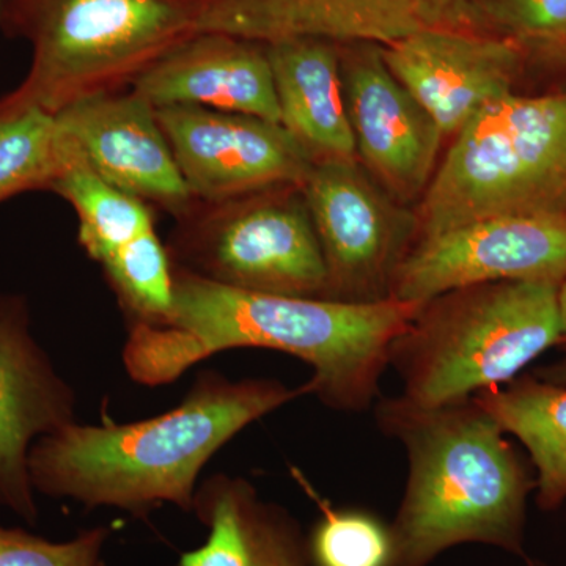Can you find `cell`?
<instances>
[{"label":"cell","mask_w":566,"mask_h":566,"mask_svg":"<svg viewBox=\"0 0 566 566\" xmlns=\"http://www.w3.org/2000/svg\"><path fill=\"white\" fill-rule=\"evenodd\" d=\"M192 512L208 538L182 554L178 566H314L300 523L289 510L263 501L244 476L219 472L205 479Z\"/></svg>","instance_id":"obj_17"},{"label":"cell","mask_w":566,"mask_h":566,"mask_svg":"<svg viewBox=\"0 0 566 566\" xmlns=\"http://www.w3.org/2000/svg\"><path fill=\"white\" fill-rule=\"evenodd\" d=\"M534 375L538 376L539 379H545L547 382H553V385L566 386V353L556 363L536 368Z\"/></svg>","instance_id":"obj_26"},{"label":"cell","mask_w":566,"mask_h":566,"mask_svg":"<svg viewBox=\"0 0 566 566\" xmlns=\"http://www.w3.org/2000/svg\"><path fill=\"white\" fill-rule=\"evenodd\" d=\"M17 0H0V28L6 25L7 18H9L11 9H13Z\"/></svg>","instance_id":"obj_28"},{"label":"cell","mask_w":566,"mask_h":566,"mask_svg":"<svg viewBox=\"0 0 566 566\" xmlns=\"http://www.w3.org/2000/svg\"><path fill=\"white\" fill-rule=\"evenodd\" d=\"M281 125L314 166L354 164L356 140L342 81L340 46L292 39L264 44Z\"/></svg>","instance_id":"obj_18"},{"label":"cell","mask_w":566,"mask_h":566,"mask_svg":"<svg viewBox=\"0 0 566 566\" xmlns=\"http://www.w3.org/2000/svg\"><path fill=\"white\" fill-rule=\"evenodd\" d=\"M129 324H163L174 311V263L156 229L139 234L102 264Z\"/></svg>","instance_id":"obj_21"},{"label":"cell","mask_w":566,"mask_h":566,"mask_svg":"<svg viewBox=\"0 0 566 566\" xmlns=\"http://www.w3.org/2000/svg\"><path fill=\"white\" fill-rule=\"evenodd\" d=\"M277 379L232 381L203 370L180 405L132 423L73 422L29 453L33 490L87 509L147 516L163 504L192 512L205 465L245 427L303 397Z\"/></svg>","instance_id":"obj_2"},{"label":"cell","mask_w":566,"mask_h":566,"mask_svg":"<svg viewBox=\"0 0 566 566\" xmlns=\"http://www.w3.org/2000/svg\"><path fill=\"white\" fill-rule=\"evenodd\" d=\"M560 286L480 283L420 305L389 349V367L403 381L405 397L433 408L513 381L560 345Z\"/></svg>","instance_id":"obj_4"},{"label":"cell","mask_w":566,"mask_h":566,"mask_svg":"<svg viewBox=\"0 0 566 566\" xmlns=\"http://www.w3.org/2000/svg\"><path fill=\"white\" fill-rule=\"evenodd\" d=\"M520 281L566 282V216H494L420 238L390 297L423 304L463 286Z\"/></svg>","instance_id":"obj_9"},{"label":"cell","mask_w":566,"mask_h":566,"mask_svg":"<svg viewBox=\"0 0 566 566\" xmlns=\"http://www.w3.org/2000/svg\"><path fill=\"white\" fill-rule=\"evenodd\" d=\"M104 180L180 219L197 200L150 103L129 91L103 93L55 114Z\"/></svg>","instance_id":"obj_15"},{"label":"cell","mask_w":566,"mask_h":566,"mask_svg":"<svg viewBox=\"0 0 566 566\" xmlns=\"http://www.w3.org/2000/svg\"><path fill=\"white\" fill-rule=\"evenodd\" d=\"M340 51L342 81L357 159L397 202L419 203L438 169L444 136L387 69L381 50Z\"/></svg>","instance_id":"obj_12"},{"label":"cell","mask_w":566,"mask_h":566,"mask_svg":"<svg viewBox=\"0 0 566 566\" xmlns=\"http://www.w3.org/2000/svg\"><path fill=\"white\" fill-rule=\"evenodd\" d=\"M132 91L155 109L196 106L281 125L264 44L226 33H197L142 73Z\"/></svg>","instance_id":"obj_16"},{"label":"cell","mask_w":566,"mask_h":566,"mask_svg":"<svg viewBox=\"0 0 566 566\" xmlns=\"http://www.w3.org/2000/svg\"><path fill=\"white\" fill-rule=\"evenodd\" d=\"M76 394L29 327L21 297L0 294V505L39 520L29 453L43 436L76 420Z\"/></svg>","instance_id":"obj_13"},{"label":"cell","mask_w":566,"mask_h":566,"mask_svg":"<svg viewBox=\"0 0 566 566\" xmlns=\"http://www.w3.org/2000/svg\"><path fill=\"white\" fill-rule=\"evenodd\" d=\"M301 189L326 263L324 300H390L395 273L417 240L416 212L359 163L314 166Z\"/></svg>","instance_id":"obj_8"},{"label":"cell","mask_w":566,"mask_h":566,"mask_svg":"<svg viewBox=\"0 0 566 566\" xmlns=\"http://www.w3.org/2000/svg\"><path fill=\"white\" fill-rule=\"evenodd\" d=\"M63 137L62 169L50 191L76 211L77 241L93 262L102 264L118 248L155 229V214L150 205L104 180L82 155L76 142L69 134L63 133Z\"/></svg>","instance_id":"obj_20"},{"label":"cell","mask_w":566,"mask_h":566,"mask_svg":"<svg viewBox=\"0 0 566 566\" xmlns=\"http://www.w3.org/2000/svg\"><path fill=\"white\" fill-rule=\"evenodd\" d=\"M474 400L527 450L536 505L543 512L560 509L566 502V386L524 375L482 390Z\"/></svg>","instance_id":"obj_19"},{"label":"cell","mask_w":566,"mask_h":566,"mask_svg":"<svg viewBox=\"0 0 566 566\" xmlns=\"http://www.w3.org/2000/svg\"><path fill=\"white\" fill-rule=\"evenodd\" d=\"M375 420L405 447L409 463L403 499L390 524L394 566H430L439 554L465 543L527 557V499L536 488L535 471L474 397L433 408L405 395L379 397Z\"/></svg>","instance_id":"obj_3"},{"label":"cell","mask_w":566,"mask_h":566,"mask_svg":"<svg viewBox=\"0 0 566 566\" xmlns=\"http://www.w3.org/2000/svg\"><path fill=\"white\" fill-rule=\"evenodd\" d=\"M177 221L175 266L244 292L324 300L326 263L301 186L196 202Z\"/></svg>","instance_id":"obj_7"},{"label":"cell","mask_w":566,"mask_h":566,"mask_svg":"<svg viewBox=\"0 0 566 566\" xmlns=\"http://www.w3.org/2000/svg\"><path fill=\"white\" fill-rule=\"evenodd\" d=\"M483 0H203L199 33L270 44L316 39L338 46L395 41L433 29H482Z\"/></svg>","instance_id":"obj_10"},{"label":"cell","mask_w":566,"mask_h":566,"mask_svg":"<svg viewBox=\"0 0 566 566\" xmlns=\"http://www.w3.org/2000/svg\"><path fill=\"white\" fill-rule=\"evenodd\" d=\"M107 536L109 528L95 527L55 543L22 528L0 527V566H103Z\"/></svg>","instance_id":"obj_25"},{"label":"cell","mask_w":566,"mask_h":566,"mask_svg":"<svg viewBox=\"0 0 566 566\" xmlns=\"http://www.w3.org/2000/svg\"><path fill=\"white\" fill-rule=\"evenodd\" d=\"M390 73L452 139L488 103L515 93L523 54L494 33L433 29L379 48Z\"/></svg>","instance_id":"obj_14"},{"label":"cell","mask_w":566,"mask_h":566,"mask_svg":"<svg viewBox=\"0 0 566 566\" xmlns=\"http://www.w3.org/2000/svg\"><path fill=\"white\" fill-rule=\"evenodd\" d=\"M482 29L513 41L526 63L566 70V0H483Z\"/></svg>","instance_id":"obj_24"},{"label":"cell","mask_w":566,"mask_h":566,"mask_svg":"<svg viewBox=\"0 0 566 566\" xmlns=\"http://www.w3.org/2000/svg\"><path fill=\"white\" fill-rule=\"evenodd\" d=\"M415 212L417 240L494 216H566V88L510 93L476 112Z\"/></svg>","instance_id":"obj_6"},{"label":"cell","mask_w":566,"mask_h":566,"mask_svg":"<svg viewBox=\"0 0 566 566\" xmlns=\"http://www.w3.org/2000/svg\"><path fill=\"white\" fill-rule=\"evenodd\" d=\"M524 562H526V566H549L545 562L538 560V558L526 557Z\"/></svg>","instance_id":"obj_29"},{"label":"cell","mask_w":566,"mask_h":566,"mask_svg":"<svg viewBox=\"0 0 566 566\" xmlns=\"http://www.w3.org/2000/svg\"><path fill=\"white\" fill-rule=\"evenodd\" d=\"M420 305L244 292L174 264L172 315L163 324H129L123 365L137 385L158 387L219 353L274 349L311 367L305 395L334 411L363 412L378 400L390 345Z\"/></svg>","instance_id":"obj_1"},{"label":"cell","mask_w":566,"mask_h":566,"mask_svg":"<svg viewBox=\"0 0 566 566\" xmlns=\"http://www.w3.org/2000/svg\"><path fill=\"white\" fill-rule=\"evenodd\" d=\"M203 0H17L3 28L32 43L25 80L0 98V117L59 114L132 88L153 63L199 33Z\"/></svg>","instance_id":"obj_5"},{"label":"cell","mask_w":566,"mask_h":566,"mask_svg":"<svg viewBox=\"0 0 566 566\" xmlns=\"http://www.w3.org/2000/svg\"><path fill=\"white\" fill-rule=\"evenodd\" d=\"M560 318H562V337L560 348L566 352V282L562 283L560 286Z\"/></svg>","instance_id":"obj_27"},{"label":"cell","mask_w":566,"mask_h":566,"mask_svg":"<svg viewBox=\"0 0 566 566\" xmlns=\"http://www.w3.org/2000/svg\"><path fill=\"white\" fill-rule=\"evenodd\" d=\"M65 137L50 112L25 109L0 117V202L50 189L61 172Z\"/></svg>","instance_id":"obj_22"},{"label":"cell","mask_w":566,"mask_h":566,"mask_svg":"<svg viewBox=\"0 0 566 566\" xmlns=\"http://www.w3.org/2000/svg\"><path fill=\"white\" fill-rule=\"evenodd\" d=\"M296 479L318 504L319 520L307 536L314 566H394L392 528L374 513L357 509H334L314 493L304 476Z\"/></svg>","instance_id":"obj_23"},{"label":"cell","mask_w":566,"mask_h":566,"mask_svg":"<svg viewBox=\"0 0 566 566\" xmlns=\"http://www.w3.org/2000/svg\"><path fill=\"white\" fill-rule=\"evenodd\" d=\"M156 115L197 202L303 186L314 167L279 123L196 106L159 107Z\"/></svg>","instance_id":"obj_11"}]
</instances>
